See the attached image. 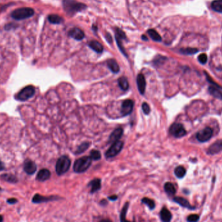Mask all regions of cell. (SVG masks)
Instances as JSON below:
<instances>
[{"label":"cell","mask_w":222,"mask_h":222,"mask_svg":"<svg viewBox=\"0 0 222 222\" xmlns=\"http://www.w3.org/2000/svg\"><path fill=\"white\" fill-rule=\"evenodd\" d=\"M34 94L35 88L32 85H29L20 90L16 96V99L21 101H25L32 98Z\"/></svg>","instance_id":"5"},{"label":"cell","mask_w":222,"mask_h":222,"mask_svg":"<svg viewBox=\"0 0 222 222\" xmlns=\"http://www.w3.org/2000/svg\"><path fill=\"white\" fill-rule=\"evenodd\" d=\"M211 7L214 11L222 13V0H214L212 2Z\"/></svg>","instance_id":"25"},{"label":"cell","mask_w":222,"mask_h":222,"mask_svg":"<svg viewBox=\"0 0 222 222\" xmlns=\"http://www.w3.org/2000/svg\"><path fill=\"white\" fill-rule=\"evenodd\" d=\"M116 37H117V38H119L120 39H122V40L126 39V36H125V33H124V31L118 28H116Z\"/></svg>","instance_id":"35"},{"label":"cell","mask_w":222,"mask_h":222,"mask_svg":"<svg viewBox=\"0 0 222 222\" xmlns=\"http://www.w3.org/2000/svg\"><path fill=\"white\" fill-rule=\"evenodd\" d=\"M180 52L184 55H193L198 52V50L193 48H186L181 49Z\"/></svg>","instance_id":"31"},{"label":"cell","mask_w":222,"mask_h":222,"mask_svg":"<svg viewBox=\"0 0 222 222\" xmlns=\"http://www.w3.org/2000/svg\"><path fill=\"white\" fill-rule=\"evenodd\" d=\"M99 222H112L111 221L110 219H102V220H101Z\"/></svg>","instance_id":"44"},{"label":"cell","mask_w":222,"mask_h":222,"mask_svg":"<svg viewBox=\"0 0 222 222\" xmlns=\"http://www.w3.org/2000/svg\"><path fill=\"white\" fill-rule=\"evenodd\" d=\"M212 135H213V131L210 127H205L199 131L196 135L197 139L201 142H205L209 140Z\"/></svg>","instance_id":"8"},{"label":"cell","mask_w":222,"mask_h":222,"mask_svg":"<svg viewBox=\"0 0 222 222\" xmlns=\"http://www.w3.org/2000/svg\"><path fill=\"white\" fill-rule=\"evenodd\" d=\"M90 145V143L88 142H84V143H82L79 147H78V149L77 150V151H76V153L77 154H79V153H83L84 151H85Z\"/></svg>","instance_id":"33"},{"label":"cell","mask_w":222,"mask_h":222,"mask_svg":"<svg viewBox=\"0 0 222 222\" xmlns=\"http://www.w3.org/2000/svg\"><path fill=\"white\" fill-rule=\"evenodd\" d=\"M142 110L144 111V114H150L151 109H150V107L149 105H148L147 103H143L142 105Z\"/></svg>","instance_id":"38"},{"label":"cell","mask_w":222,"mask_h":222,"mask_svg":"<svg viewBox=\"0 0 222 222\" xmlns=\"http://www.w3.org/2000/svg\"><path fill=\"white\" fill-rule=\"evenodd\" d=\"M107 39L108 41L109 42H112V38H111V36H110L108 34H107Z\"/></svg>","instance_id":"43"},{"label":"cell","mask_w":222,"mask_h":222,"mask_svg":"<svg viewBox=\"0 0 222 222\" xmlns=\"http://www.w3.org/2000/svg\"><path fill=\"white\" fill-rule=\"evenodd\" d=\"M90 156H83L77 159L73 164V170L76 173H83L87 171L92 163Z\"/></svg>","instance_id":"3"},{"label":"cell","mask_w":222,"mask_h":222,"mask_svg":"<svg viewBox=\"0 0 222 222\" xmlns=\"http://www.w3.org/2000/svg\"><path fill=\"white\" fill-rule=\"evenodd\" d=\"M123 135V129L122 128H118L113 132L109 136V142L114 143L119 140V138Z\"/></svg>","instance_id":"16"},{"label":"cell","mask_w":222,"mask_h":222,"mask_svg":"<svg viewBox=\"0 0 222 222\" xmlns=\"http://www.w3.org/2000/svg\"><path fill=\"white\" fill-rule=\"evenodd\" d=\"M59 198L57 196H49V197H45L41 196L40 194L36 193L35 195L32 198V202L33 203H45L48 202L50 201H54V200H57Z\"/></svg>","instance_id":"10"},{"label":"cell","mask_w":222,"mask_h":222,"mask_svg":"<svg viewBox=\"0 0 222 222\" xmlns=\"http://www.w3.org/2000/svg\"><path fill=\"white\" fill-rule=\"evenodd\" d=\"M71 164V161L67 156H62L58 159L56 166H55V170L58 175H62L66 173Z\"/></svg>","instance_id":"4"},{"label":"cell","mask_w":222,"mask_h":222,"mask_svg":"<svg viewBox=\"0 0 222 222\" xmlns=\"http://www.w3.org/2000/svg\"><path fill=\"white\" fill-rule=\"evenodd\" d=\"M69 35L71 38L77 40H81L85 37V34L82 30L79 28H73L69 32Z\"/></svg>","instance_id":"15"},{"label":"cell","mask_w":222,"mask_h":222,"mask_svg":"<svg viewBox=\"0 0 222 222\" xmlns=\"http://www.w3.org/2000/svg\"><path fill=\"white\" fill-rule=\"evenodd\" d=\"M147 33L153 40H155L156 42L161 41V40H162L161 36L155 29H149L147 31Z\"/></svg>","instance_id":"29"},{"label":"cell","mask_w":222,"mask_h":222,"mask_svg":"<svg viewBox=\"0 0 222 222\" xmlns=\"http://www.w3.org/2000/svg\"><path fill=\"white\" fill-rule=\"evenodd\" d=\"M37 169V166L36 164L31 161L27 160L25 161L24 164V170L27 175H33Z\"/></svg>","instance_id":"11"},{"label":"cell","mask_w":222,"mask_h":222,"mask_svg":"<svg viewBox=\"0 0 222 222\" xmlns=\"http://www.w3.org/2000/svg\"><path fill=\"white\" fill-rule=\"evenodd\" d=\"M48 20L53 24H59L63 22L62 18L57 14H51L48 16Z\"/></svg>","instance_id":"26"},{"label":"cell","mask_w":222,"mask_h":222,"mask_svg":"<svg viewBox=\"0 0 222 222\" xmlns=\"http://www.w3.org/2000/svg\"><path fill=\"white\" fill-rule=\"evenodd\" d=\"M209 93L215 98L222 100V88L211 86L209 88Z\"/></svg>","instance_id":"17"},{"label":"cell","mask_w":222,"mask_h":222,"mask_svg":"<svg viewBox=\"0 0 222 222\" xmlns=\"http://www.w3.org/2000/svg\"><path fill=\"white\" fill-rule=\"evenodd\" d=\"M118 85L120 88L123 90H127L129 89V85L127 79L125 77H122L118 79Z\"/></svg>","instance_id":"27"},{"label":"cell","mask_w":222,"mask_h":222,"mask_svg":"<svg viewBox=\"0 0 222 222\" xmlns=\"http://www.w3.org/2000/svg\"><path fill=\"white\" fill-rule=\"evenodd\" d=\"M1 179L3 180L4 181L15 184L18 182V178L15 176V175L10 173H5L1 175Z\"/></svg>","instance_id":"22"},{"label":"cell","mask_w":222,"mask_h":222,"mask_svg":"<svg viewBox=\"0 0 222 222\" xmlns=\"http://www.w3.org/2000/svg\"><path fill=\"white\" fill-rule=\"evenodd\" d=\"M88 45H89V47L92 50H93L94 51H95L96 52H97L98 53H102V51H103V45H101L99 42H98V41L92 40L90 42H89Z\"/></svg>","instance_id":"21"},{"label":"cell","mask_w":222,"mask_h":222,"mask_svg":"<svg viewBox=\"0 0 222 222\" xmlns=\"http://www.w3.org/2000/svg\"><path fill=\"white\" fill-rule=\"evenodd\" d=\"M142 203H143L146 205H147V207L150 208V210H153L155 207V203L154 201L150 199V198H142Z\"/></svg>","instance_id":"32"},{"label":"cell","mask_w":222,"mask_h":222,"mask_svg":"<svg viewBox=\"0 0 222 222\" xmlns=\"http://www.w3.org/2000/svg\"><path fill=\"white\" fill-rule=\"evenodd\" d=\"M160 216L162 222H170L172 218L171 212L165 207L162 208L161 210Z\"/></svg>","instance_id":"18"},{"label":"cell","mask_w":222,"mask_h":222,"mask_svg":"<svg viewBox=\"0 0 222 222\" xmlns=\"http://www.w3.org/2000/svg\"><path fill=\"white\" fill-rule=\"evenodd\" d=\"M129 203L127 202L125 203V204L124 205L123 209H122L121 213H120V222H130L126 219V214L127 212L129 209Z\"/></svg>","instance_id":"28"},{"label":"cell","mask_w":222,"mask_h":222,"mask_svg":"<svg viewBox=\"0 0 222 222\" xmlns=\"http://www.w3.org/2000/svg\"><path fill=\"white\" fill-rule=\"evenodd\" d=\"M34 14V11L33 8L29 7H23L17 8L11 13V17L16 20H22L27 19Z\"/></svg>","instance_id":"2"},{"label":"cell","mask_w":222,"mask_h":222,"mask_svg":"<svg viewBox=\"0 0 222 222\" xmlns=\"http://www.w3.org/2000/svg\"><path fill=\"white\" fill-rule=\"evenodd\" d=\"M198 61L202 64H206V62H207V55L205 54V53H202V54L199 55V56H198Z\"/></svg>","instance_id":"36"},{"label":"cell","mask_w":222,"mask_h":222,"mask_svg":"<svg viewBox=\"0 0 222 222\" xmlns=\"http://www.w3.org/2000/svg\"><path fill=\"white\" fill-rule=\"evenodd\" d=\"M88 186L91 187L90 192L92 193H95L101 189V180L99 179H95L92 180L88 183Z\"/></svg>","instance_id":"19"},{"label":"cell","mask_w":222,"mask_h":222,"mask_svg":"<svg viewBox=\"0 0 222 222\" xmlns=\"http://www.w3.org/2000/svg\"><path fill=\"white\" fill-rule=\"evenodd\" d=\"M2 188H1V187H0V192H1V191H2Z\"/></svg>","instance_id":"47"},{"label":"cell","mask_w":222,"mask_h":222,"mask_svg":"<svg viewBox=\"0 0 222 222\" xmlns=\"http://www.w3.org/2000/svg\"><path fill=\"white\" fill-rule=\"evenodd\" d=\"M174 173H175V175H176L177 177L181 179V178L184 177L185 174H186V170H185V168L184 167H182V166H177V167L175 169Z\"/></svg>","instance_id":"30"},{"label":"cell","mask_w":222,"mask_h":222,"mask_svg":"<svg viewBox=\"0 0 222 222\" xmlns=\"http://www.w3.org/2000/svg\"><path fill=\"white\" fill-rule=\"evenodd\" d=\"M170 134L175 138H181L186 135L187 131L181 124L175 123L170 128Z\"/></svg>","instance_id":"7"},{"label":"cell","mask_w":222,"mask_h":222,"mask_svg":"<svg viewBox=\"0 0 222 222\" xmlns=\"http://www.w3.org/2000/svg\"><path fill=\"white\" fill-rule=\"evenodd\" d=\"M91 159L94 161H98L101 159V153L98 150H92L90 153Z\"/></svg>","instance_id":"34"},{"label":"cell","mask_w":222,"mask_h":222,"mask_svg":"<svg viewBox=\"0 0 222 222\" xmlns=\"http://www.w3.org/2000/svg\"><path fill=\"white\" fill-rule=\"evenodd\" d=\"M4 170H5V165L1 161H0V172L3 171Z\"/></svg>","instance_id":"40"},{"label":"cell","mask_w":222,"mask_h":222,"mask_svg":"<svg viewBox=\"0 0 222 222\" xmlns=\"http://www.w3.org/2000/svg\"><path fill=\"white\" fill-rule=\"evenodd\" d=\"M173 201L178 203V204L181 206H182V207L184 208H187L189 209H193L194 208H193V207L191 206V205L190 204V203L188 202V200H187L186 199H184L183 198L181 197H175L173 199Z\"/></svg>","instance_id":"20"},{"label":"cell","mask_w":222,"mask_h":222,"mask_svg":"<svg viewBox=\"0 0 222 222\" xmlns=\"http://www.w3.org/2000/svg\"><path fill=\"white\" fill-rule=\"evenodd\" d=\"M107 66L108 68L113 73H116L119 71V67L117 62L114 59H110L107 61Z\"/></svg>","instance_id":"23"},{"label":"cell","mask_w":222,"mask_h":222,"mask_svg":"<svg viewBox=\"0 0 222 222\" xmlns=\"http://www.w3.org/2000/svg\"><path fill=\"white\" fill-rule=\"evenodd\" d=\"M199 219V216L198 214H191L187 218L188 222H198Z\"/></svg>","instance_id":"37"},{"label":"cell","mask_w":222,"mask_h":222,"mask_svg":"<svg viewBox=\"0 0 222 222\" xmlns=\"http://www.w3.org/2000/svg\"><path fill=\"white\" fill-rule=\"evenodd\" d=\"M222 151V140H219L211 145L208 150V154L215 155Z\"/></svg>","instance_id":"12"},{"label":"cell","mask_w":222,"mask_h":222,"mask_svg":"<svg viewBox=\"0 0 222 222\" xmlns=\"http://www.w3.org/2000/svg\"><path fill=\"white\" fill-rule=\"evenodd\" d=\"M108 198L111 201H116L118 199V196H108Z\"/></svg>","instance_id":"41"},{"label":"cell","mask_w":222,"mask_h":222,"mask_svg":"<svg viewBox=\"0 0 222 222\" xmlns=\"http://www.w3.org/2000/svg\"><path fill=\"white\" fill-rule=\"evenodd\" d=\"M133 106H134L133 101L131 99L125 100L122 105V110H121L122 114L124 116L130 114L133 111Z\"/></svg>","instance_id":"9"},{"label":"cell","mask_w":222,"mask_h":222,"mask_svg":"<svg viewBox=\"0 0 222 222\" xmlns=\"http://www.w3.org/2000/svg\"><path fill=\"white\" fill-rule=\"evenodd\" d=\"M142 39L143 40H147V37H146L145 35H142Z\"/></svg>","instance_id":"45"},{"label":"cell","mask_w":222,"mask_h":222,"mask_svg":"<svg viewBox=\"0 0 222 222\" xmlns=\"http://www.w3.org/2000/svg\"><path fill=\"white\" fill-rule=\"evenodd\" d=\"M136 82H137L138 89V90H139L140 93L141 94H144V92H145V90L146 82H145V79L143 74L140 73L139 75L137 76Z\"/></svg>","instance_id":"13"},{"label":"cell","mask_w":222,"mask_h":222,"mask_svg":"<svg viewBox=\"0 0 222 222\" xmlns=\"http://www.w3.org/2000/svg\"><path fill=\"white\" fill-rule=\"evenodd\" d=\"M7 203H8V204L14 205V204H16V203H18V200H17V199L14 198H9V199H8L7 200Z\"/></svg>","instance_id":"39"},{"label":"cell","mask_w":222,"mask_h":222,"mask_svg":"<svg viewBox=\"0 0 222 222\" xmlns=\"http://www.w3.org/2000/svg\"><path fill=\"white\" fill-rule=\"evenodd\" d=\"M3 220H4V219H3V216L0 215V222H3Z\"/></svg>","instance_id":"46"},{"label":"cell","mask_w":222,"mask_h":222,"mask_svg":"<svg viewBox=\"0 0 222 222\" xmlns=\"http://www.w3.org/2000/svg\"><path fill=\"white\" fill-rule=\"evenodd\" d=\"M50 177H51V172L49 170L42 169L38 173H37L36 179L37 181L44 182L48 180L50 178Z\"/></svg>","instance_id":"14"},{"label":"cell","mask_w":222,"mask_h":222,"mask_svg":"<svg viewBox=\"0 0 222 222\" xmlns=\"http://www.w3.org/2000/svg\"><path fill=\"white\" fill-rule=\"evenodd\" d=\"M124 146V143L121 141H117L112 144L109 149L105 153V156L107 158H113V157L117 155L120 151L122 150Z\"/></svg>","instance_id":"6"},{"label":"cell","mask_w":222,"mask_h":222,"mask_svg":"<svg viewBox=\"0 0 222 222\" xmlns=\"http://www.w3.org/2000/svg\"><path fill=\"white\" fill-rule=\"evenodd\" d=\"M63 7L68 14H73L86 8L85 4L78 3L74 0H63Z\"/></svg>","instance_id":"1"},{"label":"cell","mask_w":222,"mask_h":222,"mask_svg":"<svg viewBox=\"0 0 222 222\" xmlns=\"http://www.w3.org/2000/svg\"><path fill=\"white\" fill-rule=\"evenodd\" d=\"M107 204V201L105 199H103L100 201V205H103V206H105Z\"/></svg>","instance_id":"42"},{"label":"cell","mask_w":222,"mask_h":222,"mask_svg":"<svg viewBox=\"0 0 222 222\" xmlns=\"http://www.w3.org/2000/svg\"><path fill=\"white\" fill-rule=\"evenodd\" d=\"M164 190L170 196H173L176 192V189H175L174 185L171 182H166L164 184Z\"/></svg>","instance_id":"24"}]
</instances>
